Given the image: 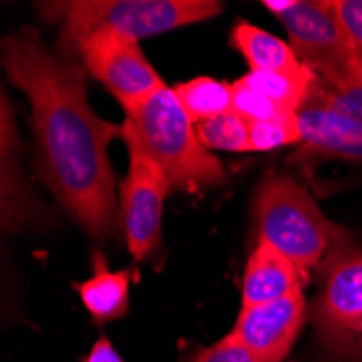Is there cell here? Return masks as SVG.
I'll list each match as a JSON object with an SVG mask.
<instances>
[{"mask_svg": "<svg viewBox=\"0 0 362 362\" xmlns=\"http://www.w3.org/2000/svg\"><path fill=\"white\" fill-rule=\"evenodd\" d=\"M9 81L26 95L37 168L57 202L83 233L111 241L122 233L119 185L109 146L124 126L89 105L87 70L76 50L48 46L40 28L20 26L0 44Z\"/></svg>", "mask_w": 362, "mask_h": 362, "instance_id": "6da1fadb", "label": "cell"}, {"mask_svg": "<svg viewBox=\"0 0 362 362\" xmlns=\"http://www.w3.org/2000/svg\"><path fill=\"white\" fill-rule=\"evenodd\" d=\"M319 276L308 319L327 351L341 360H356L362 356V245L345 230H337Z\"/></svg>", "mask_w": 362, "mask_h": 362, "instance_id": "5b68a950", "label": "cell"}, {"mask_svg": "<svg viewBox=\"0 0 362 362\" xmlns=\"http://www.w3.org/2000/svg\"><path fill=\"white\" fill-rule=\"evenodd\" d=\"M172 89L193 124L233 111V83L213 76H195Z\"/></svg>", "mask_w": 362, "mask_h": 362, "instance_id": "2e32d148", "label": "cell"}, {"mask_svg": "<svg viewBox=\"0 0 362 362\" xmlns=\"http://www.w3.org/2000/svg\"><path fill=\"white\" fill-rule=\"evenodd\" d=\"M185 362H260V360L233 332H228L217 343L195 349Z\"/></svg>", "mask_w": 362, "mask_h": 362, "instance_id": "44dd1931", "label": "cell"}, {"mask_svg": "<svg viewBox=\"0 0 362 362\" xmlns=\"http://www.w3.org/2000/svg\"><path fill=\"white\" fill-rule=\"evenodd\" d=\"M76 291L98 323L122 319L130 306V272H111L105 254L93 252V274L78 282Z\"/></svg>", "mask_w": 362, "mask_h": 362, "instance_id": "4fadbf2b", "label": "cell"}, {"mask_svg": "<svg viewBox=\"0 0 362 362\" xmlns=\"http://www.w3.org/2000/svg\"><path fill=\"white\" fill-rule=\"evenodd\" d=\"M241 81L254 91L267 95L284 109L300 111L317 85V76L306 68L300 70H278V72H247Z\"/></svg>", "mask_w": 362, "mask_h": 362, "instance_id": "9a60e30c", "label": "cell"}, {"mask_svg": "<svg viewBox=\"0 0 362 362\" xmlns=\"http://www.w3.org/2000/svg\"><path fill=\"white\" fill-rule=\"evenodd\" d=\"M313 93L319 98V100H323L327 107H332L339 113H345V115L362 122V76L341 89H330L321 81H317Z\"/></svg>", "mask_w": 362, "mask_h": 362, "instance_id": "ffe728a7", "label": "cell"}, {"mask_svg": "<svg viewBox=\"0 0 362 362\" xmlns=\"http://www.w3.org/2000/svg\"><path fill=\"white\" fill-rule=\"evenodd\" d=\"M124 141L137 144L170 178L172 189L197 193L226 182L221 163L200 144L195 124L172 87H163L126 113Z\"/></svg>", "mask_w": 362, "mask_h": 362, "instance_id": "7a4b0ae2", "label": "cell"}, {"mask_svg": "<svg viewBox=\"0 0 362 362\" xmlns=\"http://www.w3.org/2000/svg\"><path fill=\"white\" fill-rule=\"evenodd\" d=\"M42 219V204L20 165L18 126L9 98L3 93V228L5 233H20L40 226Z\"/></svg>", "mask_w": 362, "mask_h": 362, "instance_id": "8fae6325", "label": "cell"}, {"mask_svg": "<svg viewBox=\"0 0 362 362\" xmlns=\"http://www.w3.org/2000/svg\"><path fill=\"white\" fill-rule=\"evenodd\" d=\"M302 130L298 113H284L272 119L250 124V146L252 152H272L284 146H300Z\"/></svg>", "mask_w": 362, "mask_h": 362, "instance_id": "ac0fdd59", "label": "cell"}, {"mask_svg": "<svg viewBox=\"0 0 362 362\" xmlns=\"http://www.w3.org/2000/svg\"><path fill=\"white\" fill-rule=\"evenodd\" d=\"M310 278L295 262L265 241H256L241 282V308L284 300L304 291Z\"/></svg>", "mask_w": 362, "mask_h": 362, "instance_id": "7c38bea8", "label": "cell"}, {"mask_svg": "<svg viewBox=\"0 0 362 362\" xmlns=\"http://www.w3.org/2000/svg\"><path fill=\"white\" fill-rule=\"evenodd\" d=\"M260 5L280 20L291 48L323 85L341 89L362 76V59L332 0H262Z\"/></svg>", "mask_w": 362, "mask_h": 362, "instance_id": "8992f818", "label": "cell"}, {"mask_svg": "<svg viewBox=\"0 0 362 362\" xmlns=\"http://www.w3.org/2000/svg\"><path fill=\"white\" fill-rule=\"evenodd\" d=\"M233 111L239 113L250 124L252 122H262V119H272V117H278V115H284V113H298V111L284 109L278 103L269 100L267 95L254 91L241 78L233 83Z\"/></svg>", "mask_w": 362, "mask_h": 362, "instance_id": "d6986e66", "label": "cell"}, {"mask_svg": "<svg viewBox=\"0 0 362 362\" xmlns=\"http://www.w3.org/2000/svg\"><path fill=\"white\" fill-rule=\"evenodd\" d=\"M308 321V300L304 291L284 300L243 306L237 315L233 334L252 349L260 362H284Z\"/></svg>", "mask_w": 362, "mask_h": 362, "instance_id": "9c48e42d", "label": "cell"}, {"mask_svg": "<svg viewBox=\"0 0 362 362\" xmlns=\"http://www.w3.org/2000/svg\"><path fill=\"white\" fill-rule=\"evenodd\" d=\"M195 133L200 144L211 150L221 152H252L250 146V122L239 113L230 111L213 119L195 124Z\"/></svg>", "mask_w": 362, "mask_h": 362, "instance_id": "e0dca14e", "label": "cell"}, {"mask_svg": "<svg viewBox=\"0 0 362 362\" xmlns=\"http://www.w3.org/2000/svg\"><path fill=\"white\" fill-rule=\"evenodd\" d=\"M254 215L258 241L288 256L308 278L319 269L339 230L302 182L280 172H269L258 182Z\"/></svg>", "mask_w": 362, "mask_h": 362, "instance_id": "277c9868", "label": "cell"}, {"mask_svg": "<svg viewBox=\"0 0 362 362\" xmlns=\"http://www.w3.org/2000/svg\"><path fill=\"white\" fill-rule=\"evenodd\" d=\"M230 46L245 57L252 72H278V70L304 68V63L298 59L288 42L245 20H239L233 26V30H230Z\"/></svg>", "mask_w": 362, "mask_h": 362, "instance_id": "5bb4252c", "label": "cell"}, {"mask_svg": "<svg viewBox=\"0 0 362 362\" xmlns=\"http://www.w3.org/2000/svg\"><path fill=\"white\" fill-rule=\"evenodd\" d=\"M126 148L128 172L119 182V223L128 252L135 260H144L160 243L163 206L172 185L137 144L126 141Z\"/></svg>", "mask_w": 362, "mask_h": 362, "instance_id": "ba28073f", "label": "cell"}, {"mask_svg": "<svg viewBox=\"0 0 362 362\" xmlns=\"http://www.w3.org/2000/svg\"><path fill=\"white\" fill-rule=\"evenodd\" d=\"M315 89V87H313ZM302 144L291 160L337 158L362 165V122L327 107L315 93L298 111Z\"/></svg>", "mask_w": 362, "mask_h": 362, "instance_id": "30bf717a", "label": "cell"}, {"mask_svg": "<svg viewBox=\"0 0 362 362\" xmlns=\"http://www.w3.org/2000/svg\"><path fill=\"white\" fill-rule=\"evenodd\" d=\"M334 11L362 59V0H332Z\"/></svg>", "mask_w": 362, "mask_h": 362, "instance_id": "7402d4cb", "label": "cell"}, {"mask_svg": "<svg viewBox=\"0 0 362 362\" xmlns=\"http://www.w3.org/2000/svg\"><path fill=\"white\" fill-rule=\"evenodd\" d=\"M83 362H126L109 339H98Z\"/></svg>", "mask_w": 362, "mask_h": 362, "instance_id": "603a6c76", "label": "cell"}, {"mask_svg": "<svg viewBox=\"0 0 362 362\" xmlns=\"http://www.w3.org/2000/svg\"><path fill=\"white\" fill-rule=\"evenodd\" d=\"M42 18L59 26V46L74 50L95 30H117L133 40L160 35L215 18L217 0H61L40 3Z\"/></svg>", "mask_w": 362, "mask_h": 362, "instance_id": "3957f363", "label": "cell"}, {"mask_svg": "<svg viewBox=\"0 0 362 362\" xmlns=\"http://www.w3.org/2000/svg\"><path fill=\"white\" fill-rule=\"evenodd\" d=\"M89 76L100 83L124 113L133 111L158 89L165 87L154 65L144 54L139 40L117 30H95L74 48Z\"/></svg>", "mask_w": 362, "mask_h": 362, "instance_id": "52a82bcc", "label": "cell"}]
</instances>
